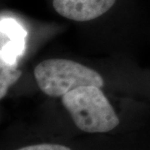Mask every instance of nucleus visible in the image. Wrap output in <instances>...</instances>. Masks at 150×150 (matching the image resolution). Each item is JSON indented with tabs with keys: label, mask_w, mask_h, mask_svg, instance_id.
<instances>
[{
	"label": "nucleus",
	"mask_w": 150,
	"mask_h": 150,
	"mask_svg": "<svg viewBox=\"0 0 150 150\" xmlns=\"http://www.w3.org/2000/svg\"><path fill=\"white\" fill-rule=\"evenodd\" d=\"M34 78L38 88L46 95L63 97L82 86L102 88L104 81L95 70L72 60L46 59L34 69Z\"/></svg>",
	"instance_id": "obj_2"
},
{
	"label": "nucleus",
	"mask_w": 150,
	"mask_h": 150,
	"mask_svg": "<svg viewBox=\"0 0 150 150\" xmlns=\"http://www.w3.org/2000/svg\"><path fill=\"white\" fill-rule=\"evenodd\" d=\"M62 103L75 125L86 133H107L119 119L106 96L97 86H82L62 97Z\"/></svg>",
	"instance_id": "obj_1"
},
{
	"label": "nucleus",
	"mask_w": 150,
	"mask_h": 150,
	"mask_svg": "<svg viewBox=\"0 0 150 150\" xmlns=\"http://www.w3.org/2000/svg\"><path fill=\"white\" fill-rule=\"evenodd\" d=\"M26 33L12 19L1 21V61L10 65H17L18 58L24 50Z\"/></svg>",
	"instance_id": "obj_4"
},
{
	"label": "nucleus",
	"mask_w": 150,
	"mask_h": 150,
	"mask_svg": "<svg viewBox=\"0 0 150 150\" xmlns=\"http://www.w3.org/2000/svg\"><path fill=\"white\" fill-rule=\"evenodd\" d=\"M0 70V98L3 99L7 94L9 87L20 78L22 72L17 69V65L8 64L2 61Z\"/></svg>",
	"instance_id": "obj_5"
},
{
	"label": "nucleus",
	"mask_w": 150,
	"mask_h": 150,
	"mask_svg": "<svg viewBox=\"0 0 150 150\" xmlns=\"http://www.w3.org/2000/svg\"><path fill=\"white\" fill-rule=\"evenodd\" d=\"M116 0H54L59 15L78 22L90 21L109 10Z\"/></svg>",
	"instance_id": "obj_3"
},
{
	"label": "nucleus",
	"mask_w": 150,
	"mask_h": 150,
	"mask_svg": "<svg viewBox=\"0 0 150 150\" xmlns=\"http://www.w3.org/2000/svg\"><path fill=\"white\" fill-rule=\"evenodd\" d=\"M17 150H71L69 148L56 144H39L23 147Z\"/></svg>",
	"instance_id": "obj_6"
}]
</instances>
